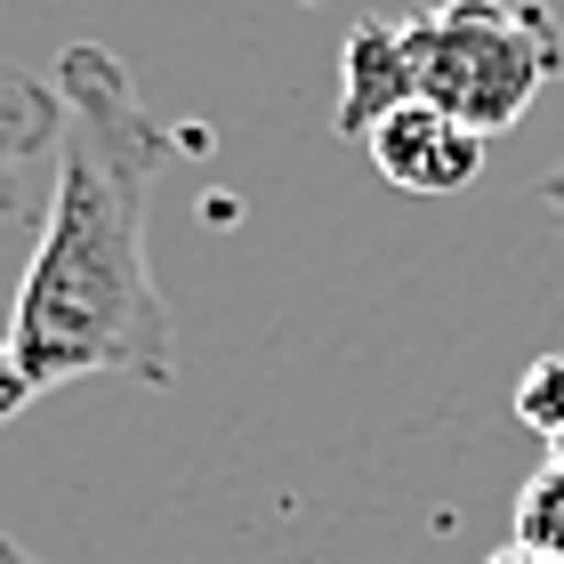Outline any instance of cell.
Wrapping results in <instances>:
<instances>
[{
	"label": "cell",
	"instance_id": "1",
	"mask_svg": "<svg viewBox=\"0 0 564 564\" xmlns=\"http://www.w3.org/2000/svg\"><path fill=\"white\" fill-rule=\"evenodd\" d=\"M65 145L57 194L41 218V250L17 282L9 347L24 355L33 388L65 379H177V323L145 259L153 177L170 162V130L145 113L113 48L73 41L57 57Z\"/></svg>",
	"mask_w": 564,
	"mask_h": 564
},
{
	"label": "cell",
	"instance_id": "2",
	"mask_svg": "<svg viewBox=\"0 0 564 564\" xmlns=\"http://www.w3.org/2000/svg\"><path fill=\"white\" fill-rule=\"evenodd\" d=\"M403 24L412 97L468 121L476 138H500L532 113V97L564 82V33L541 0H435Z\"/></svg>",
	"mask_w": 564,
	"mask_h": 564
},
{
	"label": "cell",
	"instance_id": "3",
	"mask_svg": "<svg viewBox=\"0 0 564 564\" xmlns=\"http://www.w3.org/2000/svg\"><path fill=\"white\" fill-rule=\"evenodd\" d=\"M484 145L492 138H476L468 121H452L444 106H427V97L395 106L364 138L371 170L388 177V186H403V194H459V186H476L484 177Z\"/></svg>",
	"mask_w": 564,
	"mask_h": 564
},
{
	"label": "cell",
	"instance_id": "4",
	"mask_svg": "<svg viewBox=\"0 0 564 564\" xmlns=\"http://www.w3.org/2000/svg\"><path fill=\"white\" fill-rule=\"evenodd\" d=\"M57 145H65V97H57V82L0 73V218H48V194H57Z\"/></svg>",
	"mask_w": 564,
	"mask_h": 564
},
{
	"label": "cell",
	"instance_id": "5",
	"mask_svg": "<svg viewBox=\"0 0 564 564\" xmlns=\"http://www.w3.org/2000/svg\"><path fill=\"white\" fill-rule=\"evenodd\" d=\"M395 106H412V57H403V24L395 17H364L339 48V138H371Z\"/></svg>",
	"mask_w": 564,
	"mask_h": 564
},
{
	"label": "cell",
	"instance_id": "6",
	"mask_svg": "<svg viewBox=\"0 0 564 564\" xmlns=\"http://www.w3.org/2000/svg\"><path fill=\"white\" fill-rule=\"evenodd\" d=\"M508 549H524L541 564H564V468H556V459L541 476H524L517 517H508Z\"/></svg>",
	"mask_w": 564,
	"mask_h": 564
},
{
	"label": "cell",
	"instance_id": "7",
	"mask_svg": "<svg viewBox=\"0 0 564 564\" xmlns=\"http://www.w3.org/2000/svg\"><path fill=\"white\" fill-rule=\"evenodd\" d=\"M517 420L541 435V444H556V435H564V347H549L541 364L517 379Z\"/></svg>",
	"mask_w": 564,
	"mask_h": 564
},
{
	"label": "cell",
	"instance_id": "8",
	"mask_svg": "<svg viewBox=\"0 0 564 564\" xmlns=\"http://www.w3.org/2000/svg\"><path fill=\"white\" fill-rule=\"evenodd\" d=\"M33 395H41V388H33V371H24V355H17L9 339H0V427H9Z\"/></svg>",
	"mask_w": 564,
	"mask_h": 564
},
{
	"label": "cell",
	"instance_id": "9",
	"mask_svg": "<svg viewBox=\"0 0 564 564\" xmlns=\"http://www.w3.org/2000/svg\"><path fill=\"white\" fill-rule=\"evenodd\" d=\"M0 564H48V556H33V549H17V541H0Z\"/></svg>",
	"mask_w": 564,
	"mask_h": 564
},
{
	"label": "cell",
	"instance_id": "10",
	"mask_svg": "<svg viewBox=\"0 0 564 564\" xmlns=\"http://www.w3.org/2000/svg\"><path fill=\"white\" fill-rule=\"evenodd\" d=\"M541 194H549V210H564V162L549 170V186H541Z\"/></svg>",
	"mask_w": 564,
	"mask_h": 564
},
{
	"label": "cell",
	"instance_id": "11",
	"mask_svg": "<svg viewBox=\"0 0 564 564\" xmlns=\"http://www.w3.org/2000/svg\"><path fill=\"white\" fill-rule=\"evenodd\" d=\"M484 564H541V556H524V549H500V556H484Z\"/></svg>",
	"mask_w": 564,
	"mask_h": 564
},
{
	"label": "cell",
	"instance_id": "12",
	"mask_svg": "<svg viewBox=\"0 0 564 564\" xmlns=\"http://www.w3.org/2000/svg\"><path fill=\"white\" fill-rule=\"evenodd\" d=\"M549 459H556V468H564V435H556V444H549Z\"/></svg>",
	"mask_w": 564,
	"mask_h": 564
}]
</instances>
